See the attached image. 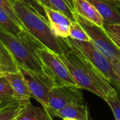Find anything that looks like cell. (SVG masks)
I'll list each match as a JSON object with an SVG mask.
<instances>
[{
	"mask_svg": "<svg viewBox=\"0 0 120 120\" xmlns=\"http://www.w3.org/2000/svg\"><path fill=\"white\" fill-rule=\"evenodd\" d=\"M114 65H115V69L117 70V72L119 73V75H120V60L119 61V62H117V63H115V64H114Z\"/></svg>",
	"mask_w": 120,
	"mask_h": 120,
	"instance_id": "25",
	"label": "cell"
},
{
	"mask_svg": "<svg viewBox=\"0 0 120 120\" xmlns=\"http://www.w3.org/2000/svg\"><path fill=\"white\" fill-rule=\"evenodd\" d=\"M35 51L46 74L51 79L56 86H72L78 87L66 66L57 54L41 44L35 48Z\"/></svg>",
	"mask_w": 120,
	"mask_h": 120,
	"instance_id": "5",
	"label": "cell"
},
{
	"mask_svg": "<svg viewBox=\"0 0 120 120\" xmlns=\"http://www.w3.org/2000/svg\"><path fill=\"white\" fill-rule=\"evenodd\" d=\"M58 57L66 66L79 88L87 90L104 101L115 93V88L79 51L68 45L66 51Z\"/></svg>",
	"mask_w": 120,
	"mask_h": 120,
	"instance_id": "1",
	"label": "cell"
},
{
	"mask_svg": "<svg viewBox=\"0 0 120 120\" xmlns=\"http://www.w3.org/2000/svg\"><path fill=\"white\" fill-rule=\"evenodd\" d=\"M6 77L13 90L16 100L22 106L30 102V98H32L31 94L20 72L19 71L17 72H8Z\"/></svg>",
	"mask_w": 120,
	"mask_h": 120,
	"instance_id": "10",
	"label": "cell"
},
{
	"mask_svg": "<svg viewBox=\"0 0 120 120\" xmlns=\"http://www.w3.org/2000/svg\"><path fill=\"white\" fill-rule=\"evenodd\" d=\"M63 39L70 48L84 56L112 86L115 88H120V75L114 64L91 41H77L70 37Z\"/></svg>",
	"mask_w": 120,
	"mask_h": 120,
	"instance_id": "3",
	"label": "cell"
},
{
	"mask_svg": "<svg viewBox=\"0 0 120 120\" xmlns=\"http://www.w3.org/2000/svg\"><path fill=\"white\" fill-rule=\"evenodd\" d=\"M75 13L99 27H103V19L97 9L87 0H72Z\"/></svg>",
	"mask_w": 120,
	"mask_h": 120,
	"instance_id": "12",
	"label": "cell"
},
{
	"mask_svg": "<svg viewBox=\"0 0 120 120\" xmlns=\"http://www.w3.org/2000/svg\"><path fill=\"white\" fill-rule=\"evenodd\" d=\"M17 100L6 77H0V101L3 103H8Z\"/></svg>",
	"mask_w": 120,
	"mask_h": 120,
	"instance_id": "18",
	"label": "cell"
},
{
	"mask_svg": "<svg viewBox=\"0 0 120 120\" xmlns=\"http://www.w3.org/2000/svg\"><path fill=\"white\" fill-rule=\"evenodd\" d=\"M103 29L120 49V24H103Z\"/></svg>",
	"mask_w": 120,
	"mask_h": 120,
	"instance_id": "21",
	"label": "cell"
},
{
	"mask_svg": "<svg viewBox=\"0 0 120 120\" xmlns=\"http://www.w3.org/2000/svg\"><path fill=\"white\" fill-rule=\"evenodd\" d=\"M61 119L70 118L77 120H91L86 105L84 103H75L69 105L61 110L54 112L53 117Z\"/></svg>",
	"mask_w": 120,
	"mask_h": 120,
	"instance_id": "13",
	"label": "cell"
},
{
	"mask_svg": "<svg viewBox=\"0 0 120 120\" xmlns=\"http://www.w3.org/2000/svg\"><path fill=\"white\" fill-rule=\"evenodd\" d=\"M25 30L40 44L56 54L62 55L68 45L63 38L56 37L49 22L19 0H9Z\"/></svg>",
	"mask_w": 120,
	"mask_h": 120,
	"instance_id": "2",
	"label": "cell"
},
{
	"mask_svg": "<svg viewBox=\"0 0 120 120\" xmlns=\"http://www.w3.org/2000/svg\"><path fill=\"white\" fill-rule=\"evenodd\" d=\"M69 37L73 39L82 41H91L89 36L77 21H72L70 28Z\"/></svg>",
	"mask_w": 120,
	"mask_h": 120,
	"instance_id": "19",
	"label": "cell"
},
{
	"mask_svg": "<svg viewBox=\"0 0 120 120\" xmlns=\"http://www.w3.org/2000/svg\"><path fill=\"white\" fill-rule=\"evenodd\" d=\"M115 4H116V6L118 7V8H120V0H112Z\"/></svg>",
	"mask_w": 120,
	"mask_h": 120,
	"instance_id": "26",
	"label": "cell"
},
{
	"mask_svg": "<svg viewBox=\"0 0 120 120\" xmlns=\"http://www.w3.org/2000/svg\"><path fill=\"white\" fill-rule=\"evenodd\" d=\"M82 89L72 86H56L50 93L46 112L53 117L54 112L75 103H84Z\"/></svg>",
	"mask_w": 120,
	"mask_h": 120,
	"instance_id": "8",
	"label": "cell"
},
{
	"mask_svg": "<svg viewBox=\"0 0 120 120\" xmlns=\"http://www.w3.org/2000/svg\"><path fill=\"white\" fill-rule=\"evenodd\" d=\"M41 6L60 11L68 16L72 21H77L73 7L68 0H37Z\"/></svg>",
	"mask_w": 120,
	"mask_h": 120,
	"instance_id": "15",
	"label": "cell"
},
{
	"mask_svg": "<svg viewBox=\"0 0 120 120\" xmlns=\"http://www.w3.org/2000/svg\"><path fill=\"white\" fill-rule=\"evenodd\" d=\"M0 8H2L5 12L7 13V14L11 18V19L18 25L20 26L21 28H22L23 30H25V29L24 28L22 22H20V19L18 18L15 11H14L11 3L10 2L9 0H0ZM26 31V30H25Z\"/></svg>",
	"mask_w": 120,
	"mask_h": 120,
	"instance_id": "22",
	"label": "cell"
},
{
	"mask_svg": "<svg viewBox=\"0 0 120 120\" xmlns=\"http://www.w3.org/2000/svg\"><path fill=\"white\" fill-rule=\"evenodd\" d=\"M22 105L18 101L3 103L0 106V120H14L18 117Z\"/></svg>",
	"mask_w": 120,
	"mask_h": 120,
	"instance_id": "17",
	"label": "cell"
},
{
	"mask_svg": "<svg viewBox=\"0 0 120 120\" xmlns=\"http://www.w3.org/2000/svg\"><path fill=\"white\" fill-rule=\"evenodd\" d=\"M76 20L82 26L94 46L103 53L113 64L120 60V49L110 39L103 27L89 21L75 13Z\"/></svg>",
	"mask_w": 120,
	"mask_h": 120,
	"instance_id": "6",
	"label": "cell"
},
{
	"mask_svg": "<svg viewBox=\"0 0 120 120\" xmlns=\"http://www.w3.org/2000/svg\"><path fill=\"white\" fill-rule=\"evenodd\" d=\"M63 120H75V119H70V118H65V119H63Z\"/></svg>",
	"mask_w": 120,
	"mask_h": 120,
	"instance_id": "27",
	"label": "cell"
},
{
	"mask_svg": "<svg viewBox=\"0 0 120 120\" xmlns=\"http://www.w3.org/2000/svg\"><path fill=\"white\" fill-rule=\"evenodd\" d=\"M18 70L25 79L31 96L46 111L51 89L56 86L51 79L45 75L32 72L18 66Z\"/></svg>",
	"mask_w": 120,
	"mask_h": 120,
	"instance_id": "7",
	"label": "cell"
},
{
	"mask_svg": "<svg viewBox=\"0 0 120 120\" xmlns=\"http://www.w3.org/2000/svg\"><path fill=\"white\" fill-rule=\"evenodd\" d=\"M46 15L49 26L53 34L60 38H66L70 35L72 20L63 13L46 6H43Z\"/></svg>",
	"mask_w": 120,
	"mask_h": 120,
	"instance_id": "9",
	"label": "cell"
},
{
	"mask_svg": "<svg viewBox=\"0 0 120 120\" xmlns=\"http://www.w3.org/2000/svg\"><path fill=\"white\" fill-rule=\"evenodd\" d=\"M2 104H3V103H2L1 101H0V106H1V105Z\"/></svg>",
	"mask_w": 120,
	"mask_h": 120,
	"instance_id": "29",
	"label": "cell"
},
{
	"mask_svg": "<svg viewBox=\"0 0 120 120\" xmlns=\"http://www.w3.org/2000/svg\"><path fill=\"white\" fill-rule=\"evenodd\" d=\"M0 38L12 54L18 67L20 66L32 72L47 75L36 53L35 48L8 34L1 28Z\"/></svg>",
	"mask_w": 120,
	"mask_h": 120,
	"instance_id": "4",
	"label": "cell"
},
{
	"mask_svg": "<svg viewBox=\"0 0 120 120\" xmlns=\"http://www.w3.org/2000/svg\"><path fill=\"white\" fill-rule=\"evenodd\" d=\"M68 1L71 4V5L72 6V0H68Z\"/></svg>",
	"mask_w": 120,
	"mask_h": 120,
	"instance_id": "28",
	"label": "cell"
},
{
	"mask_svg": "<svg viewBox=\"0 0 120 120\" xmlns=\"http://www.w3.org/2000/svg\"><path fill=\"white\" fill-rule=\"evenodd\" d=\"M16 120H53L43 108H39L33 105L31 102H29L25 105L22 106L19 112Z\"/></svg>",
	"mask_w": 120,
	"mask_h": 120,
	"instance_id": "14",
	"label": "cell"
},
{
	"mask_svg": "<svg viewBox=\"0 0 120 120\" xmlns=\"http://www.w3.org/2000/svg\"></svg>",
	"mask_w": 120,
	"mask_h": 120,
	"instance_id": "31",
	"label": "cell"
},
{
	"mask_svg": "<svg viewBox=\"0 0 120 120\" xmlns=\"http://www.w3.org/2000/svg\"><path fill=\"white\" fill-rule=\"evenodd\" d=\"M11 72L8 70H7L6 68H4L3 66L0 65V77H3V76H6L7 73Z\"/></svg>",
	"mask_w": 120,
	"mask_h": 120,
	"instance_id": "24",
	"label": "cell"
},
{
	"mask_svg": "<svg viewBox=\"0 0 120 120\" xmlns=\"http://www.w3.org/2000/svg\"><path fill=\"white\" fill-rule=\"evenodd\" d=\"M108 104L116 120H120V88H115V93L105 101Z\"/></svg>",
	"mask_w": 120,
	"mask_h": 120,
	"instance_id": "20",
	"label": "cell"
},
{
	"mask_svg": "<svg viewBox=\"0 0 120 120\" xmlns=\"http://www.w3.org/2000/svg\"><path fill=\"white\" fill-rule=\"evenodd\" d=\"M98 11L105 24H120V9L112 0H87Z\"/></svg>",
	"mask_w": 120,
	"mask_h": 120,
	"instance_id": "11",
	"label": "cell"
},
{
	"mask_svg": "<svg viewBox=\"0 0 120 120\" xmlns=\"http://www.w3.org/2000/svg\"></svg>",
	"mask_w": 120,
	"mask_h": 120,
	"instance_id": "30",
	"label": "cell"
},
{
	"mask_svg": "<svg viewBox=\"0 0 120 120\" xmlns=\"http://www.w3.org/2000/svg\"><path fill=\"white\" fill-rule=\"evenodd\" d=\"M19 1L24 3L27 6H28L31 10L37 13L38 15H41V17L47 20L46 15L44 8L37 0H19Z\"/></svg>",
	"mask_w": 120,
	"mask_h": 120,
	"instance_id": "23",
	"label": "cell"
},
{
	"mask_svg": "<svg viewBox=\"0 0 120 120\" xmlns=\"http://www.w3.org/2000/svg\"><path fill=\"white\" fill-rule=\"evenodd\" d=\"M0 65L8 70L11 72H18V65L12 54L0 38Z\"/></svg>",
	"mask_w": 120,
	"mask_h": 120,
	"instance_id": "16",
	"label": "cell"
}]
</instances>
